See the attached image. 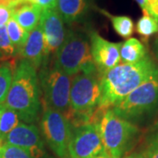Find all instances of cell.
Returning <instances> with one entry per match:
<instances>
[{"label":"cell","mask_w":158,"mask_h":158,"mask_svg":"<svg viewBox=\"0 0 158 158\" xmlns=\"http://www.w3.org/2000/svg\"><path fill=\"white\" fill-rule=\"evenodd\" d=\"M99 78L100 76L97 69L82 71L74 76L70 87L72 115L69 120L71 128L89 124L99 103Z\"/></svg>","instance_id":"3957f363"},{"label":"cell","mask_w":158,"mask_h":158,"mask_svg":"<svg viewBox=\"0 0 158 158\" xmlns=\"http://www.w3.org/2000/svg\"><path fill=\"white\" fill-rule=\"evenodd\" d=\"M28 3L39 6L41 10L48 8H56L57 0H27Z\"/></svg>","instance_id":"d4e9b609"},{"label":"cell","mask_w":158,"mask_h":158,"mask_svg":"<svg viewBox=\"0 0 158 158\" xmlns=\"http://www.w3.org/2000/svg\"><path fill=\"white\" fill-rule=\"evenodd\" d=\"M121 43L122 42H110L102 38L97 32L90 34V53L99 76L119 64V49Z\"/></svg>","instance_id":"30bf717a"},{"label":"cell","mask_w":158,"mask_h":158,"mask_svg":"<svg viewBox=\"0 0 158 158\" xmlns=\"http://www.w3.org/2000/svg\"><path fill=\"white\" fill-rule=\"evenodd\" d=\"M145 11L158 21V0H146Z\"/></svg>","instance_id":"484cf974"},{"label":"cell","mask_w":158,"mask_h":158,"mask_svg":"<svg viewBox=\"0 0 158 158\" xmlns=\"http://www.w3.org/2000/svg\"><path fill=\"white\" fill-rule=\"evenodd\" d=\"M142 12V16L136 23L135 31L141 36L143 42L147 43L148 39L153 34L158 33V21L146 11H143Z\"/></svg>","instance_id":"d6986e66"},{"label":"cell","mask_w":158,"mask_h":158,"mask_svg":"<svg viewBox=\"0 0 158 158\" xmlns=\"http://www.w3.org/2000/svg\"><path fill=\"white\" fill-rule=\"evenodd\" d=\"M124 158H143V156H142V154H133Z\"/></svg>","instance_id":"f546056e"},{"label":"cell","mask_w":158,"mask_h":158,"mask_svg":"<svg viewBox=\"0 0 158 158\" xmlns=\"http://www.w3.org/2000/svg\"><path fill=\"white\" fill-rule=\"evenodd\" d=\"M3 56H4V55H3V54H2V53L0 52V58H1V57H3Z\"/></svg>","instance_id":"d6a6232c"},{"label":"cell","mask_w":158,"mask_h":158,"mask_svg":"<svg viewBox=\"0 0 158 158\" xmlns=\"http://www.w3.org/2000/svg\"><path fill=\"white\" fill-rule=\"evenodd\" d=\"M92 158H113L112 156H110L107 152H106V150L104 151V152H102L101 154H99V155H98L96 156H94V157Z\"/></svg>","instance_id":"83f0119b"},{"label":"cell","mask_w":158,"mask_h":158,"mask_svg":"<svg viewBox=\"0 0 158 158\" xmlns=\"http://www.w3.org/2000/svg\"><path fill=\"white\" fill-rule=\"evenodd\" d=\"M19 124V117L18 113L11 108L1 105L0 113V141L4 142L6 135Z\"/></svg>","instance_id":"ac0fdd59"},{"label":"cell","mask_w":158,"mask_h":158,"mask_svg":"<svg viewBox=\"0 0 158 158\" xmlns=\"http://www.w3.org/2000/svg\"></svg>","instance_id":"d590c367"},{"label":"cell","mask_w":158,"mask_h":158,"mask_svg":"<svg viewBox=\"0 0 158 158\" xmlns=\"http://www.w3.org/2000/svg\"><path fill=\"white\" fill-rule=\"evenodd\" d=\"M141 154L143 158H158V148L154 141H152L147 148V149Z\"/></svg>","instance_id":"4316f807"},{"label":"cell","mask_w":158,"mask_h":158,"mask_svg":"<svg viewBox=\"0 0 158 158\" xmlns=\"http://www.w3.org/2000/svg\"><path fill=\"white\" fill-rule=\"evenodd\" d=\"M40 85L44 94L43 105L62 113L69 121L72 115L70 77L53 65L41 70Z\"/></svg>","instance_id":"8992f818"},{"label":"cell","mask_w":158,"mask_h":158,"mask_svg":"<svg viewBox=\"0 0 158 158\" xmlns=\"http://www.w3.org/2000/svg\"><path fill=\"white\" fill-rule=\"evenodd\" d=\"M54 65L69 77L96 69L87 37L80 33L69 32L56 53Z\"/></svg>","instance_id":"5b68a950"},{"label":"cell","mask_w":158,"mask_h":158,"mask_svg":"<svg viewBox=\"0 0 158 158\" xmlns=\"http://www.w3.org/2000/svg\"><path fill=\"white\" fill-rule=\"evenodd\" d=\"M103 15H105L106 17H107L113 25V27L114 31L117 34L124 38V39H128L130 38L133 34H134V30H135V26H134V21L133 19L128 16H116L113 15L110 12H108L106 10H99Z\"/></svg>","instance_id":"e0dca14e"},{"label":"cell","mask_w":158,"mask_h":158,"mask_svg":"<svg viewBox=\"0 0 158 158\" xmlns=\"http://www.w3.org/2000/svg\"><path fill=\"white\" fill-rule=\"evenodd\" d=\"M97 127L106 152L113 158L121 157L140 133L135 125L115 114L113 107L105 112Z\"/></svg>","instance_id":"277c9868"},{"label":"cell","mask_w":158,"mask_h":158,"mask_svg":"<svg viewBox=\"0 0 158 158\" xmlns=\"http://www.w3.org/2000/svg\"><path fill=\"white\" fill-rule=\"evenodd\" d=\"M4 141L27 150L34 158H42L45 155L43 141L34 124L19 123L6 135Z\"/></svg>","instance_id":"7c38bea8"},{"label":"cell","mask_w":158,"mask_h":158,"mask_svg":"<svg viewBox=\"0 0 158 158\" xmlns=\"http://www.w3.org/2000/svg\"><path fill=\"white\" fill-rule=\"evenodd\" d=\"M135 2L140 6L142 11H145V8H146V0H135Z\"/></svg>","instance_id":"f1b7e54d"},{"label":"cell","mask_w":158,"mask_h":158,"mask_svg":"<svg viewBox=\"0 0 158 158\" xmlns=\"http://www.w3.org/2000/svg\"><path fill=\"white\" fill-rule=\"evenodd\" d=\"M19 54L36 69L46 62L44 36L40 24L29 33L27 40Z\"/></svg>","instance_id":"4fadbf2b"},{"label":"cell","mask_w":158,"mask_h":158,"mask_svg":"<svg viewBox=\"0 0 158 158\" xmlns=\"http://www.w3.org/2000/svg\"><path fill=\"white\" fill-rule=\"evenodd\" d=\"M158 108V76L146 81L125 98L113 110L127 120L139 119Z\"/></svg>","instance_id":"52a82bcc"},{"label":"cell","mask_w":158,"mask_h":158,"mask_svg":"<svg viewBox=\"0 0 158 158\" xmlns=\"http://www.w3.org/2000/svg\"><path fill=\"white\" fill-rule=\"evenodd\" d=\"M88 0H57L56 10L63 21L68 24L77 22L85 15Z\"/></svg>","instance_id":"9a60e30c"},{"label":"cell","mask_w":158,"mask_h":158,"mask_svg":"<svg viewBox=\"0 0 158 158\" xmlns=\"http://www.w3.org/2000/svg\"><path fill=\"white\" fill-rule=\"evenodd\" d=\"M44 42L46 57L52 53H56L64 42L67 33L64 27V21L56 8H48L41 11L40 20Z\"/></svg>","instance_id":"8fae6325"},{"label":"cell","mask_w":158,"mask_h":158,"mask_svg":"<svg viewBox=\"0 0 158 158\" xmlns=\"http://www.w3.org/2000/svg\"><path fill=\"white\" fill-rule=\"evenodd\" d=\"M12 18L30 33L40 24L42 10L31 3H23L11 8Z\"/></svg>","instance_id":"5bb4252c"},{"label":"cell","mask_w":158,"mask_h":158,"mask_svg":"<svg viewBox=\"0 0 158 158\" xmlns=\"http://www.w3.org/2000/svg\"><path fill=\"white\" fill-rule=\"evenodd\" d=\"M0 52L5 56H14L17 54L14 47L11 42V40L8 36L6 26L0 27Z\"/></svg>","instance_id":"603a6c76"},{"label":"cell","mask_w":158,"mask_h":158,"mask_svg":"<svg viewBox=\"0 0 158 158\" xmlns=\"http://www.w3.org/2000/svg\"><path fill=\"white\" fill-rule=\"evenodd\" d=\"M40 121L41 130L51 149L60 158L68 157L71 127L65 116L45 105Z\"/></svg>","instance_id":"ba28073f"},{"label":"cell","mask_w":158,"mask_h":158,"mask_svg":"<svg viewBox=\"0 0 158 158\" xmlns=\"http://www.w3.org/2000/svg\"><path fill=\"white\" fill-rule=\"evenodd\" d=\"M119 56L122 63L127 64L141 62L148 56L145 46L135 38H129L121 43Z\"/></svg>","instance_id":"2e32d148"},{"label":"cell","mask_w":158,"mask_h":158,"mask_svg":"<svg viewBox=\"0 0 158 158\" xmlns=\"http://www.w3.org/2000/svg\"><path fill=\"white\" fill-rule=\"evenodd\" d=\"M13 72L14 71L11 64H0V105L6 101V97L11 88Z\"/></svg>","instance_id":"44dd1931"},{"label":"cell","mask_w":158,"mask_h":158,"mask_svg":"<svg viewBox=\"0 0 158 158\" xmlns=\"http://www.w3.org/2000/svg\"><path fill=\"white\" fill-rule=\"evenodd\" d=\"M154 141V143L156 144V146L158 148V137L156 138V140H155V141Z\"/></svg>","instance_id":"4dcf8cb0"},{"label":"cell","mask_w":158,"mask_h":158,"mask_svg":"<svg viewBox=\"0 0 158 158\" xmlns=\"http://www.w3.org/2000/svg\"><path fill=\"white\" fill-rule=\"evenodd\" d=\"M6 30L15 50L17 53H19L27 40L29 33L23 28L12 17L6 24Z\"/></svg>","instance_id":"ffe728a7"},{"label":"cell","mask_w":158,"mask_h":158,"mask_svg":"<svg viewBox=\"0 0 158 158\" xmlns=\"http://www.w3.org/2000/svg\"><path fill=\"white\" fill-rule=\"evenodd\" d=\"M71 129L68 146L69 158H92L105 151L97 126L86 124Z\"/></svg>","instance_id":"9c48e42d"},{"label":"cell","mask_w":158,"mask_h":158,"mask_svg":"<svg viewBox=\"0 0 158 158\" xmlns=\"http://www.w3.org/2000/svg\"><path fill=\"white\" fill-rule=\"evenodd\" d=\"M0 158H34L21 148L4 143L0 147Z\"/></svg>","instance_id":"7402d4cb"},{"label":"cell","mask_w":158,"mask_h":158,"mask_svg":"<svg viewBox=\"0 0 158 158\" xmlns=\"http://www.w3.org/2000/svg\"><path fill=\"white\" fill-rule=\"evenodd\" d=\"M3 104L14 110L19 119L27 123H33L38 118L40 107L39 82L36 69L28 61L24 59L18 64Z\"/></svg>","instance_id":"7a4b0ae2"},{"label":"cell","mask_w":158,"mask_h":158,"mask_svg":"<svg viewBox=\"0 0 158 158\" xmlns=\"http://www.w3.org/2000/svg\"><path fill=\"white\" fill-rule=\"evenodd\" d=\"M158 76V66L150 57L133 64L119 63L100 76L98 106L113 107L146 81Z\"/></svg>","instance_id":"6da1fadb"},{"label":"cell","mask_w":158,"mask_h":158,"mask_svg":"<svg viewBox=\"0 0 158 158\" xmlns=\"http://www.w3.org/2000/svg\"><path fill=\"white\" fill-rule=\"evenodd\" d=\"M3 144H4V142H3V141H0V147H1V146H2V145H3Z\"/></svg>","instance_id":"1f68e13d"},{"label":"cell","mask_w":158,"mask_h":158,"mask_svg":"<svg viewBox=\"0 0 158 158\" xmlns=\"http://www.w3.org/2000/svg\"><path fill=\"white\" fill-rule=\"evenodd\" d=\"M156 45H157V51H158V39H157V42H156Z\"/></svg>","instance_id":"836d02e7"},{"label":"cell","mask_w":158,"mask_h":158,"mask_svg":"<svg viewBox=\"0 0 158 158\" xmlns=\"http://www.w3.org/2000/svg\"><path fill=\"white\" fill-rule=\"evenodd\" d=\"M0 113H1V105H0Z\"/></svg>","instance_id":"e575fe53"},{"label":"cell","mask_w":158,"mask_h":158,"mask_svg":"<svg viewBox=\"0 0 158 158\" xmlns=\"http://www.w3.org/2000/svg\"><path fill=\"white\" fill-rule=\"evenodd\" d=\"M12 17V10L10 7L0 6V27H5Z\"/></svg>","instance_id":"cb8c5ba5"}]
</instances>
